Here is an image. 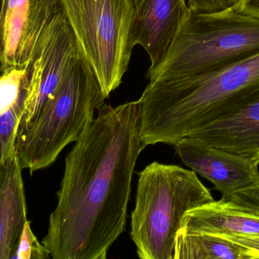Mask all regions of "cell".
Wrapping results in <instances>:
<instances>
[{
    "instance_id": "cell-6",
    "label": "cell",
    "mask_w": 259,
    "mask_h": 259,
    "mask_svg": "<svg viewBox=\"0 0 259 259\" xmlns=\"http://www.w3.org/2000/svg\"><path fill=\"white\" fill-rule=\"evenodd\" d=\"M81 57L95 74L104 98L128 70L136 15L134 0H59Z\"/></svg>"
},
{
    "instance_id": "cell-10",
    "label": "cell",
    "mask_w": 259,
    "mask_h": 259,
    "mask_svg": "<svg viewBox=\"0 0 259 259\" xmlns=\"http://www.w3.org/2000/svg\"><path fill=\"white\" fill-rule=\"evenodd\" d=\"M186 137L248 157L259 164V85L227 114Z\"/></svg>"
},
{
    "instance_id": "cell-7",
    "label": "cell",
    "mask_w": 259,
    "mask_h": 259,
    "mask_svg": "<svg viewBox=\"0 0 259 259\" xmlns=\"http://www.w3.org/2000/svg\"><path fill=\"white\" fill-rule=\"evenodd\" d=\"M80 57L72 28L60 10L42 35L24 79L25 101L18 133L37 118Z\"/></svg>"
},
{
    "instance_id": "cell-16",
    "label": "cell",
    "mask_w": 259,
    "mask_h": 259,
    "mask_svg": "<svg viewBox=\"0 0 259 259\" xmlns=\"http://www.w3.org/2000/svg\"><path fill=\"white\" fill-rule=\"evenodd\" d=\"M51 257L49 250L42 242H39L31 230L29 221H28L13 258L48 259Z\"/></svg>"
},
{
    "instance_id": "cell-9",
    "label": "cell",
    "mask_w": 259,
    "mask_h": 259,
    "mask_svg": "<svg viewBox=\"0 0 259 259\" xmlns=\"http://www.w3.org/2000/svg\"><path fill=\"white\" fill-rule=\"evenodd\" d=\"M183 163L210 181L226 199L259 180L258 163L248 157L207 146L190 137L174 145Z\"/></svg>"
},
{
    "instance_id": "cell-8",
    "label": "cell",
    "mask_w": 259,
    "mask_h": 259,
    "mask_svg": "<svg viewBox=\"0 0 259 259\" xmlns=\"http://www.w3.org/2000/svg\"><path fill=\"white\" fill-rule=\"evenodd\" d=\"M60 10L59 0H2L1 71L31 63L45 30Z\"/></svg>"
},
{
    "instance_id": "cell-2",
    "label": "cell",
    "mask_w": 259,
    "mask_h": 259,
    "mask_svg": "<svg viewBox=\"0 0 259 259\" xmlns=\"http://www.w3.org/2000/svg\"><path fill=\"white\" fill-rule=\"evenodd\" d=\"M258 85L259 54L207 75L150 81L139 99L142 143L174 145L227 114Z\"/></svg>"
},
{
    "instance_id": "cell-17",
    "label": "cell",
    "mask_w": 259,
    "mask_h": 259,
    "mask_svg": "<svg viewBox=\"0 0 259 259\" xmlns=\"http://www.w3.org/2000/svg\"><path fill=\"white\" fill-rule=\"evenodd\" d=\"M239 0H189V9L194 13L212 14L235 8Z\"/></svg>"
},
{
    "instance_id": "cell-11",
    "label": "cell",
    "mask_w": 259,
    "mask_h": 259,
    "mask_svg": "<svg viewBox=\"0 0 259 259\" xmlns=\"http://www.w3.org/2000/svg\"><path fill=\"white\" fill-rule=\"evenodd\" d=\"M189 11L186 0H144L133 23V46L144 48L154 70L164 60Z\"/></svg>"
},
{
    "instance_id": "cell-18",
    "label": "cell",
    "mask_w": 259,
    "mask_h": 259,
    "mask_svg": "<svg viewBox=\"0 0 259 259\" xmlns=\"http://www.w3.org/2000/svg\"><path fill=\"white\" fill-rule=\"evenodd\" d=\"M221 236V235H218ZM232 242H236L251 251V259H259V236H240L235 235H222Z\"/></svg>"
},
{
    "instance_id": "cell-14",
    "label": "cell",
    "mask_w": 259,
    "mask_h": 259,
    "mask_svg": "<svg viewBox=\"0 0 259 259\" xmlns=\"http://www.w3.org/2000/svg\"><path fill=\"white\" fill-rule=\"evenodd\" d=\"M174 259H251V255L249 249L224 236L180 230Z\"/></svg>"
},
{
    "instance_id": "cell-12",
    "label": "cell",
    "mask_w": 259,
    "mask_h": 259,
    "mask_svg": "<svg viewBox=\"0 0 259 259\" xmlns=\"http://www.w3.org/2000/svg\"><path fill=\"white\" fill-rule=\"evenodd\" d=\"M22 170L18 155L0 163V259L13 258L28 222Z\"/></svg>"
},
{
    "instance_id": "cell-19",
    "label": "cell",
    "mask_w": 259,
    "mask_h": 259,
    "mask_svg": "<svg viewBox=\"0 0 259 259\" xmlns=\"http://www.w3.org/2000/svg\"><path fill=\"white\" fill-rule=\"evenodd\" d=\"M235 10L239 13L259 19V0H239Z\"/></svg>"
},
{
    "instance_id": "cell-3",
    "label": "cell",
    "mask_w": 259,
    "mask_h": 259,
    "mask_svg": "<svg viewBox=\"0 0 259 259\" xmlns=\"http://www.w3.org/2000/svg\"><path fill=\"white\" fill-rule=\"evenodd\" d=\"M259 54V19L235 8L212 14L189 10L150 81L207 75Z\"/></svg>"
},
{
    "instance_id": "cell-13",
    "label": "cell",
    "mask_w": 259,
    "mask_h": 259,
    "mask_svg": "<svg viewBox=\"0 0 259 259\" xmlns=\"http://www.w3.org/2000/svg\"><path fill=\"white\" fill-rule=\"evenodd\" d=\"M180 230L221 236H257L259 218L235 210L224 200H214L188 211L183 218Z\"/></svg>"
},
{
    "instance_id": "cell-1",
    "label": "cell",
    "mask_w": 259,
    "mask_h": 259,
    "mask_svg": "<svg viewBox=\"0 0 259 259\" xmlns=\"http://www.w3.org/2000/svg\"><path fill=\"white\" fill-rule=\"evenodd\" d=\"M66 156L42 240L54 259H105L125 231L136 162L145 148L139 99L104 104Z\"/></svg>"
},
{
    "instance_id": "cell-15",
    "label": "cell",
    "mask_w": 259,
    "mask_h": 259,
    "mask_svg": "<svg viewBox=\"0 0 259 259\" xmlns=\"http://www.w3.org/2000/svg\"><path fill=\"white\" fill-rule=\"evenodd\" d=\"M221 199L235 210L259 218V180L228 198Z\"/></svg>"
},
{
    "instance_id": "cell-20",
    "label": "cell",
    "mask_w": 259,
    "mask_h": 259,
    "mask_svg": "<svg viewBox=\"0 0 259 259\" xmlns=\"http://www.w3.org/2000/svg\"><path fill=\"white\" fill-rule=\"evenodd\" d=\"M135 4H136V10L141 7L142 3H143L144 0H134Z\"/></svg>"
},
{
    "instance_id": "cell-4",
    "label": "cell",
    "mask_w": 259,
    "mask_h": 259,
    "mask_svg": "<svg viewBox=\"0 0 259 259\" xmlns=\"http://www.w3.org/2000/svg\"><path fill=\"white\" fill-rule=\"evenodd\" d=\"M214 201L192 169L153 162L139 174L131 238L142 259H174L186 213Z\"/></svg>"
},
{
    "instance_id": "cell-5",
    "label": "cell",
    "mask_w": 259,
    "mask_h": 259,
    "mask_svg": "<svg viewBox=\"0 0 259 259\" xmlns=\"http://www.w3.org/2000/svg\"><path fill=\"white\" fill-rule=\"evenodd\" d=\"M106 98L87 62L80 57L38 116L18 133L22 169L33 174L51 166L94 120Z\"/></svg>"
}]
</instances>
